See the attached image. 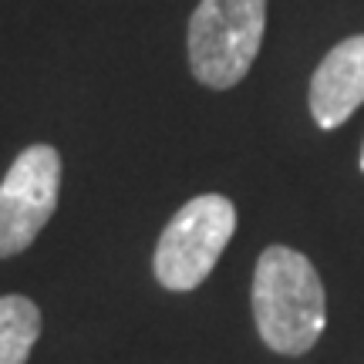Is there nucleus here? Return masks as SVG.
<instances>
[{
  "mask_svg": "<svg viewBox=\"0 0 364 364\" xmlns=\"http://www.w3.org/2000/svg\"><path fill=\"white\" fill-rule=\"evenodd\" d=\"M324 284L314 263L290 247H267L253 273V317L277 354L311 351L327 324Z\"/></svg>",
  "mask_w": 364,
  "mask_h": 364,
  "instance_id": "nucleus-1",
  "label": "nucleus"
},
{
  "mask_svg": "<svg viewBox=\"0 0 364 364\" xmlns=\"http://www.w3.org/2000/svg\"><path fill=\"white\" fill-rule=\"evenodd\" d=\"M267 31V0H199L189 21V68L226 91L247 78Z\"/></svg>",
  "mask_w": 364,
  "mask_h": 364,
  "instance_id": "nucleus-2",
  "label": "nucleus"
},
{
  "mask_svg": "<svg viewBox=\"0 0 364 364\" xmlns=\"http://www.w3.org/2000/svg\"><path fill=\"white\" fill-rule=\"evenodd\" d=\"M236 233V206L226 196H196L169 220L156 247V277L169 290H196Z\"/></svg>",
  "mask_w": 364,
  "mask_h": 364,
  "instance_id": "nucleus-3",
  "label": "nucleus"
},
{
  "mask_svg": "<svg viewBox=\"0 0 364 364\" xmlns=\"http://www.w3.org/2000/svg\"><path fill=\"white\" fill-rule=\"evenodd\" d=\"M61 189V159L51 145H31L0 182V260L27 250L48 226Z\"/></svg>",
  "mask_w": 364,
  "mask_h": 364,
  "instance_id": "nucleus-4",
  "label": "nucleus"
},
{
  "mask_svg": "<svg viewBox=\"0 0 364 364\" xmlns=\"http://www.w3.org/2000/svg\"><path fill=\"white\" fill-rule=\"evenodd\" d=\"M364 102V34L334 44L311 78V112L321 129H338Z\"/></svg>",
  "mask_w": 364,
  "mask_h": 364,
  "instance_id": "nucleus-5",
  "label": "nucleus"
},
{
  "mask_svg": "<svg viewBox=\"0 0 364 364\" xmlns=\"http://www.w3.org/2000/svg\"><path fill=\"white\" fill-rule=\"evenodd\" d=\"M41 338V311L21 294L0 297V364H24Z\"/></svg>",
  "mask_w": 364,
  "mask_h": 364,
  "instance_id": "nucleus-6",
  "label": "nucleus"
},
{
  "mask_svg": "<svg viewBox=\"0 0 364 364\" xmlns=\"http://www.w3.org/2000/svg\"><path fill=\"white\" fill-rule=\"evenodd\" d=\"M361 169H364V149H361Z\"/></svg>",
  "mask_w": 364,
  "mask_h": 364,
  "instance_id": "nucleus-7",
  "label": "nucleus"
}]
</instances>
